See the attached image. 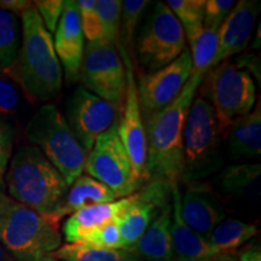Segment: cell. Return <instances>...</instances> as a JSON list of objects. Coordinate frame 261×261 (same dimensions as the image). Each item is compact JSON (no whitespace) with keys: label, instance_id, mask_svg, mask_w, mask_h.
I'll return each mask as SVG.
<instances>
[{"label":"cell","instance_id":"18","mask_svg":"<svg viewBox=\"0 0 261 261\" xmlns=\"http://www.w3.org/2000/svg\"><path fill=\"white\" fill-rule=\"evenodd\" d=\"M133 202V195L108 203L83 208L70 214L62 226V237L67 243H79L87 234L104 224L115 220Z\"/></svg>","mask_w":261,"mask_h":261},{"label":"cell","instance_id":"36","mask_svg":"<svg viewBox=\"0 0 261 261\" xmlns=\"http://www.w3.org/2000/svg\"><path fill=\"white\" fill-rule=\"evenodd\" d=\"M237 67L242 68V69L247 70L250 74V71L255 75L257 83L260 84V61L259 57L255 55H243V56L238 57L236 63Z\"/></svg>","mask_w":261,"mask_h":261},{"label":"cell","instance_id":"8","mask_svg":"<svg viewBox=\"0 0 261 261\" xmlns=\"http://www.w3.org/2000/svg\"><path fill=\"white\" fill-rule=\"evenodd\" d=\"M184 29L166 3L158 2L137 39L139 63L155 71L175 61L187 50Z\"/></svg>","mask_w":261,"mask_h":261},{"label":"cell","instance_id":"41","mask_svg":"<svg viewBox=\"0 0 261 261\" xmlns=\"http://www.w3.org/2000/svg\"><path fill=\"white\" fill-rule=\"evenodd\" d=\"M0 261H14L12 257L9 255V253L5 250V248L2 246V243H0Z\"/></svg>","mask_w":261,"mask_h":261},{"label":"cell","instance_id":"1","mask_svg":"<svg viewBox=\"0 0 261 261\" xmlns=\"http://www.w3.org/2000/svg\"><path fill=\"white\" fill-rule=\"evenodd\" d=\"M34 4V3H33ZM22 40L14 64L5 73L33 102H50L61 93L63 70L34 5L21 16Z\"/></svg>","mask_w":261,"mask_h":261},{"label":"cell","instance_id":"12","mask_svg":"<svg viewBox=\"0 0 261 261\" xmlns=\"http://www.w3.org/2000/svg\"><path fill=\"white\" fill-rule=\"evenodd\" d=\"M119 110L90 91L77 86L67 104V120L75 138L89 152L97 138L116 123Z\"/></svg>","mask_w":261,"mask_h":261},{"label":"cell","instance_id":"28","mask_svg":"<svg viewBox=\"0 0 261 261\" xmlns=\"http://www.w3.org/2000/svg\"><path fill=\"white\" fill-rule=\"evenodd\" d=\"M204 4L205 0H168L166 3L181 24L185 35L203 25Z\"/></svg>","mask_w":261,"mask_h":261},{"label":"cell","instance_id":"17","mask_svg":"<svg viewBox=\"0 0 261 261\" xmlns=\"http://www.w3.org/2000/svg\"><path fill=\"white\" fill-rule=\"evenodd\" d=\"M180 190L172 189L171 237L174 261H210L217 253L204 237L196 233L182 220L180 213Z\"/></svg>","mask_w":261,"mask_h":261},{"label":"cell","instance_id":"26","mask_svg":"<svg viewBox=\"0 0 261 261\" xmlns=\"http://www.w3.org/2000/svg\"><path fill=\"white\" fill-rule=\"evenodd\" d=\"M22 40L18 16L0 9V71L9 69L17 57Z\"/></svg>","mask_w":261,"mask_h":261},{"label":"cell","instance_id":"22","mask_svg":"<svg viewBox=\"0 0 261 261\" xmlns=\"http://www.w3.org/2000/svg\"><path fill=\"white\" fill-rule=\"evenodd\" d=\"M220 189L225 194L249 201H259L261 192V166L241 163L228 166L219 175Z\"/></svg>","mask_w":261,"mask_h":261},{"label":"cell","instance_id":"23","mask_svg":"<svg viewBox=\"0 0 261 261\" xmlns=\"http://www.w3.org/2000/svg\"><path fill=\"white\" fill-rule=\"evenodd\" d=\"M257 233V226L238 219H224L217 226L207 241L219 254H237L238 248L249 242Z\"/></svg>","mask_w":261,"mask_h":261},{"label":"cell","instance_id":"4","mask_svg":"<svg viewBox=\"0 0 261 261\" xmlns=\"http://www.w3.org/2000/svg\"><path fill=\"white\" fill-rule=\"evenodd\" d=\"M63 237L60 221L12 201L0 214V243L14 261H55Z\"/></svg>","mask_w":261,"mask_h":261},{"label":"cell","instance_id":"3","mask_svg":"<svg viewBox=\"0 0 261 261\" xmlns=\"http://www.w3.org/2000/svg\"><path fill=\"white\" fill-rule=\"evenodd\" d=\"M5 187L12 201L51 217L69 189L63 175L34 145H21L12 154Z\"/></svg>","mask_w":261,"mask_h":261},{"label":"cell","instance_id":"30","mask_svg":"<svg viewBox=\"0 0 261 261\" xmlns=\"http://www.w3.org/2000/svg\"><path fill=\"white\" fill-rule=\"evenodd\" d=\"M76 4L84 37L89 42L103 41L102 27L96 11V0H77Z\"/></svg>","mask_w":261,"mask_h":261},{"label":"cell","instance_id":"7","mask_svg":"<svg viewBox=\"0 0 261 261\" xmlns=\"http://www.w3.org/2000/svg\"><path fill=\"white\" fill-rule=\"evenodd\" d=\"M197 91L198 96L213 108L225 138L231 123L249 114L255 106L256 90L253 76L228 61L212 68Z\"/></svg>","mask_w":261,"mask_h":261},{"label":"cell","instance_id":"37","mask_svg":"<svg viewBox=\"0 0 261 261\" xmlns=\"http://www.w3.org/2000/svg\"><path fill=\"white\" fill-rule=\"evenodd\" d=\"M33 5V2L28 0H0V9H4L16 16H22Z\"/></svg>","mask_w":261,"mask_h":261},{"label":"cell","instance_id":"16","mask_svg":"<svg viewBox=\"0 0 261 261\" xmlns=\"http://www.w3.org/2000/svg\"><path fill=\"white\" fill-rule=\"evenodd\" d=\"M180 213L185 224L205 240L226 218L225 208L213 192L198 185L189 188L180 197Z\"/></svg>","mask_w":261,"mask_h":261},{"label":"cell","instance_id":"40","mask_svg":"<svg viewBox=\"0 0 261 261\" xmlns=\"http://www.w3.org/2000/svg\"><path fill=\"white\" fill-rule=\"evenodd\" d=\"M210 261H237V254H219Z\"/></svg>","mask_w":261,"mask_h":261},{"label":"cell","instance_id":"5","mask_svg":"<svg viewBox=\"0 0 261 261\" xmlns=\"http://www.w3.org/2000/svg\"><path fill=\"white\" fill-rule=\"evenodd\" d=\"M224 138L213 108L203 98L196 96L182 127L181 181L196 182L220 168Z\"/></svg>","mask_w":261,"mask_h":261},{"label":"cell","instance_id":"19","mask_svg":"<svg viewBox=\"0 0 261 261\" xmlns=\"http://www.w3.org/2000/svg\"><path fill=\"white\" fill-rule=\"evenodd\" d=\"M261 104L231 123L226 133L228 154L232 160L255 159L261 154Z\"/></svg>","mask_w":261,"mask_h":261},{"label":"cell","instance_id":"34","mask_svg":"<svg viewBox=\"0 0 261 261\" xmlns=\"http://www.w3.org/2000/svg\"><path fill=\"white\" fill-rule=\"evenodd\" d=\"M14 149V130L0 117V190L5 188V174Z\"/></svg>","mask_w":261,"mask_h":261},{"label":"cell","instance_id":"11","mask_svg":"<svg viewBox=\"0 0 261 261\" xmlns=\"http://www.w3.org/2000/svg\"><path fill=\"white\" fill-rule=\"evenodd\" d=\"M120 56L126 70V92L122 104V116L117 123L119 136L125 146L127 155L132 163L133 172L138 180L144 185L148 181L146 175V136L143 113L140 109L138 87H137L135 67L129 54L121 47Z\"/></svg>","mask_w":261,"mask_h":261},{"label":"cell","instance_id":"13","mask_svg":"<svg viewBox=\"0 0 261 261\" xmlns=\"http://www.w3.org/2000/svg\"><path fill=\"white\" fill-rule=\"evenodd\" d=\"M191 74V55L187 48L166 67L140 75L137 87L144 119L169 106L184 89Z\"/></svg>","mask_w":261,"mask_h":261},{"label":"cell","instance_id":"39","mask_svg":"<svg viewBox=\"0 0 261 261\" xmlns=\"http://www.w3.org/2000/svg\"><path fill=\"white\" fill-rule=\"evenodd\" d=\"M11 202H12L11 198H10L8 195H5L4 191L0 190V214H2L10 204H11Z\"/></svg>","mask_w":261,"mask_h":261},{"label":"cell","instance_id":"32","mask_svg":"<svg viewBox=\"0 0 261 261\" xmlns=\"http://www.w3.org/2000/svg\"><path fill=\"white\" fill-rule=\"evenodd\" d=\"M21 104L19 87L3 71H0V115H12Z\"/></svg>","mask_w":261,"mask_h":261},{"label":"cell","instance_id":"38","mask_svg":"<svg viewBox=\"0 0 261 261\" xmlns=\"http://www.w3.org/2000/svg\"><path fill=\"white\" fill-rule=\"evenodd\" d=\"M237 261H261V249L256 243H252L238 252Z\"/></svg>","mask_w":261,"mask_h":261},{"label":"cell","instance_id":"29","mask_svg":"<svg viewBox=\"0 0 261 261\" xmlns=\"http://www.w3.org/2000/svg\"><path fill=\"white\" fill-rule=\"evenodd\" d=\"M96 11L100 27L103 41L119 44L121 2L120 0H96Z\"/></svg>","mask_w":261,"mask_h":261},{"label":"cell","instance_id":"21","mask_svg":"<svg viewBox=\"0 0 261 261\" xmlns=\"http://www.w3.org/2000/svg\"><path fill=\"white\" fill-rule=\"evenodd\" d=\"M119 200L115 192L107 185L96 180L87 174H81L68 189L61 207L54 214L55 219L60 221L62 218L75 213V212L90 207V205L108 203Z\"/></svg>","mask_w":261,"mask_h":261},{"label":"cell","instance_id":"20","mask_svg":"<svg viewBox=\"0 0 261 261\" xmlns=\"http://www.w3.org/2000/svg\"><path fill=\"white\" fill-rule=\"evenodd\" d=\"M172 202L158 214L132 248L140 261H174L171 237Z\"/></svg>","mask_w":261,"mask_h":261},{"label":"cell","instance_id":"31","mask_svg":"<svg viewBox=\"0 0 261 261\" xmlns=\"http://www.w3.org/2000/svg\"><path fill=\"white\" fill-rule=\"evenodd\" d=\"M79 243H87L91 246L108 248V249H125L116 219L93 230Z\"/></svg>","mask_w":261,"mask_h":261},{"label":"cell","instance_id":"27","mask_svg":"<svg viewBox=\"0 0 261 261\" xmlns=\"http://www.w3.org/2000/svg\"><path fill=\"white\" fill-rule=\"evenodd\" d=\"M148 5V0H125V2H121V17H120L117 47L123 48L127 54H129V50H132V42L137 27H138L140 17H142L143 12Z\"/></svg>","mask_w":261,"mask_h":261},{"label":"cell","instance_id":"2","mask_svg":"<svg viewBox=\"0 0 261 261\" xmlns=\"http://www.w3.org/2000/svg\"><path fill=\"white\" fill-rule=\"evenodd\" d=\"M202 80L191 74L184 89L169 106L144 119L148 181L179 187L182 178V127Z\"/></svg>","mask_w":261,"mask_h":261},{"label":"cell","instance_id":"25","mask_svg":"<svg viewBox=\"0 0 261 261\" xmlns=\"http://www.w3.org/2000/svg\"><path fill=\"white\" fill-rule=\"evenodd\" d=\"M190 45L192 74L203 79L213 68L218 48V31L204 25L185 35Z\"/></svg>","mask_w":261,"mask_h":261},{"label":"cell","instance_id":"15","mask_svg":"<svg viewBox=\"0 0 261 261\" xmlns=\"http://www.w3.org/2000/svg\"><path fill=\"white\" fill-rule=\"evenodd\" d=\"M55 50L69 84L79 80L84 56V34L75 0H64V9L55 32Z\"/></svg>","mask_w":261,"mask_h":261},{"label":"cell","instance_id":"10","mask_svg":"<svg viewBox=\"0 0 261 261\" xmlns=\"http://www.w3.org/2000/svg\"><path fill=\"white\" fill-rule=\"evenodd\" d=\"M79 80L84 89L122 109L126 92V70L115 44L89 42L84 50Z\"/></svg>","mask_w":261,"mask_h":261},{"label":"cell","instance_id":"24","mask_svg":"<svg viewBox=\"0 0 261 261\" xmlns=\"http://www.w3.org/2000/svg\"><path fill=\"white\" fill-rule=\"evenodd\" d=\"M52 257L55 261H140L133 249H108L87 243L62 244Z\"/></svg>","mask_w":261,"mask_h":261},{"label":"cell","instance_id":"9","mask_svg":"<svg viewBox=\"0 0 261 261\" xmlns=\"http://www.w3.org/2000/svg\"><path fill=\"white\" fill-rule=\"evenodd\" d=\"M117 123L98 137L87 152L84 171L107 185L120 200L133 195L143 185L133 172L132 163L119 136Z\"/></svg>","mask_w":261,"mask_h":261},{"label":"cell","instance_id":"14","mask_svg":"<svg viewBox=\"0 0 261 261\" xmlns=\"http://www.w3.org/2000/svg\"><path fill=\"white\" fill-rule=\"evenodd\" d=\"M261 4L256 0H240L218 29V48L213 68L247 47Z\"/></svg>","mask_w":261,"mask_h":261},{"label":"cell","instance_id":"6","mask_svg":"<svg viewBox=\"0 0 261 261\" xmlns=\"http://www.w3.org/2000/svg\"><path fill=\"white\" fill-rule=\"evenodd\" d=\"M32 145L37 146L70 185L83 174L85 151L63 114L55 104L46 103L34 113L25 127Z\"/></svg>","mask_w":261,"mask_h":261},{"label":"cell","instance_id":"35","mask_svg":"<svg viewBox=\"0 0 261 261\" xmlns=\"http://www.w3.org/2000/svg\"><path fill=\"white\" fill-rule=\"evenodd\" d=\"M34 8L37 9L46 31L51 35L54 34L63 12L64 0H38L34 2Z\"/></svg>","mask_w":261,"mask_h":261},{"label":"cell","instance_id":"33","mask_svg":"<svg viewBox=\"0 0 261 261\" xmlns=\"http://www.w3.org/2000/svg\"><path fill=\"white\" fill-rule=\"evenodd\" d=\"M234 4L236 2L233 0H205L203 18L204 27L218 31Z\"/></svg>","mask_w":261,"mask_h":261}]
</instances>
